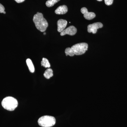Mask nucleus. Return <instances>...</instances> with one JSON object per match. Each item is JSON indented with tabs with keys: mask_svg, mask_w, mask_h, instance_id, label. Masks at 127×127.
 <instances>
[{
	"mask_svg": "<svg viewBox=\"0 0 127 127\" xmlns=\"http://www.w3.org/2000/svg\"><path fill=\"white\" fill-rule=\"evenodd\" d=\"M97 0L98 1H102V0Z\"/></svg>",
	"mask_w": 127,
	"mask_h": 127,
	"instance_id": "17",
	"label": "nucleus"
},
{
	"mask_svg": "<svg viewBox=\"0 0 127 127\" xmlns=\"http://www.w3.org/2000/svg\"><path fill=\"white\" fill-rule=\"evenodd\" d=\"M33 21L36 27L41 32H44L48 27L47 21L43 17V14L37 12L33 17Z\"/></svg>",
	"mask_w": 127,
	"mask_h": 127,
	"instance_id": "2",
	"label": "nucleus"
},
{
	"mask_svg": "<svg viewBox=\"0 0 127 127\" xmlns=\"http://www.w3.org/2000/svg\"><path fill=\"white\" fill-rule=\"evenodd\" d=\"M41 65L42 66H43L46 68H49L51 66L48 60L45 58H42V61L41 62Z\"/></svg>",
	"mask_w": 127,
	"mask_h": 127,
	"instance_id": "12",
	"label": "nucleus"
},
{
	"mask_svg": "<svg viewBox=\"0 0 127 127\" xmlns=\"http://www.w3.org/2000/svg\"><path fill=\"white\" fill-rule=\"evenodd\" d=\"M88 48L87 43L83 42L75 44L71 48H67L65 50L66 56L73 57L75 55H81L84 54Z\"/></svg>",
	"mask_w": 127,
	"mask_h": 127,
	"instance_id": "1",
	"label": "nucleus"
},
{
	"mask_svg": "<svg viewBox=\"0 0 127 127\" xmlns=\"http://www.w3.org/2000/svg\"><path fill=\"white\" fill-rule=\"evenodd\" d=\"M81 12L84 15V17L88 20H91L95 18L96 15L93 12H89L86 7H82L81 10Z\"/></svg>",
	"mask_w": 127,
	"mask_h": 127,
	"instance_id": "7",
	"label": "nucleus"
},
{
	"mask_svg": "<svg viewBox=\"0 0 127 127\" xmlns=\"http://www.w3.org/2000/svg\"><path fill=\"white\" fill-rule=\"evenodd\" d=\"M68 11V8L67 6L65 5L60 6L58 7L55 10V12L56 14L58 15H63L65 14Z\"/></svg>",
	"mask_w": 127,
	"mask_h": 127,
	"instance_id": "9",
	"label": "nucleus"
},
{
	"mask_svg": "<svg viewBox=\"0 0 127 127\" xmlns=\"http://www.w3.org/2000/svg\"><path fill=\"white\" fill-rule=\"evenodd\" d=\"M3 13H4V14H6V12L5 11H4L3 12Z\"/></svg>",
	"mask_w": 127,
	"mask_h": 127,
	"instance_id": "18",
	"label": "nucleus"
},
{
	"mask_svg": "<svg viewBox=\"0 0 127 127\" xmlns=\"http://www.w3.org/2000/svg\"><path fill=\"white\" fill-rule=\"evenodd\" d=\"M43 75L47 79H50V78L52 77L53 76V71L51 68H48L44 72Z\"/></svg>",
	"mask_w": 127,
	"mask_h": 127,
	"instance_id": "10",
	"label": "nucleus"
},
{
	"mask_svg": "<svg viewBox=\"0 0 127 127\" xmlns=\"http://www.w3.org/2000/svg\"><path fill=\"white\" fill-rule=\"evenodd\" d=\"M56 123L55 118L51 116H42L38 120V124L42 127H52L55 125Z\"/></svg>",
	"mask_w": 127,
	"mask_h": 127,
	"instance_id": "4",
	"label": "nucleus"
},
{
	"mask_svg": "<svg viewBox=\"0 0 127 127\" xmlns=\"http://www.w3.org/2000/svg\"><path fill=\"white\" fill-rule=\"evenodd\" d=\"M5 8L2 4L0 3V13H3L5 11Z\"/></svg>",
	"mask_w": 127,
	"mask_h": 127,
	"instance_id": "15",
	"label": "nucleus"
},
{
	"mask_svg": "<svg viewBox=\"0 0 127 127\" xmlns=\"http://www.w3.org/2000/svg\"><path fill=\"white\" fill-rule=\"evenodd\" d=\"M15 1L17 3H21L23 2L25 0H15Z\"/></svg>",
	"mask_w": 127,
	"mask_h": 127,
	"instance_id": "16",
	"label": "nucleus"
},
{
	"mask_svg": "<svg viewBox=\"0 0 127 127\" xmlns=\"http://www.w3.org/2000/svg\"><path fill=\"white\" fill-rule=\"evenodd\" d=\"M103 25L101 22H96L92 24H90L88 26V31L89 32H92L95 34L97 32V30L99 28H102Z\"/></svg>",
	"mask_w": 127,
	"mask_h": 127,
	"instance_id": "5",
	"label": "nucleus"
},
{
	"mask_svg": "<svg viewBox=\"0 0 127 127\" xmlns=\"http://www.w3.org/2000/svg\"><path fill=\"white\" fill-rule=\"evenodd\" d=\"M26 63L30 71L32 73H34L35 71V68L31 60L27 59L26 60Z\"/></svg>",
	"mask_w": 127,
	"mask_h": 127,
	"instance_id": "11",
	"label": "nucleus"
},
{
	"mask_svg": "<svg viewBox=\"0 0 127 127\" xmlns=\"http://www.w3.org/2000/svg\"><path fill=\"white\" fill-rule=\"evenodd\" d=\"M105 4L107 5H110L113 3V0H104Z\"/></svg>",
	"mask_w": 127,
	"mask_h": 127,
	"instance_id": "14",
	"label": "nucleus"
},
{
	"mask_svg": "<svg viewBox=\"0 0 127 127\" xmlns=\"http://www.w3.org/2000/svg\"><path fill=\"white\" fill-rule=\"evenodd\" d=\"M77 32L76 28L73 26H70L65 29L61 32V35L64 36L67 34L70 35H74Z\"/></svg>",
	"mask_w": 127,
	"mask_h": 127,
	"instance_id": "6",
	"label": "nucleus"
},
{
	"mask_svg": "<svg viewBox=\"0 0 127 127\" xmlns=\"http://www.w3.org/2000/svg\"><path fill=\"white\" fill-rule=\"evenodd\" d=\"M60 0H48L46 2V5L48 7H52Z\"/></svg>",
	"mask_w": 127,
	"mask_h": 127,
	"instance_id": "13",
	"label": "nucleus"
},
{
	"mask_svg": "<svg viewBox=\"0 0 127 127\" xmlns=\"http://www.w3.org/2000/svg\"><path fill=\"white\" fill-rule=\"evenodd\" d=\"M1 105L5 109L9 111H13L17 107L18 103L16 98L9 96L3 99L1 102Z\"/></svg>",
	"mask_w": 127,
	"mask_h": 127,
	"instance_id": "3",
	"label": "nucleus"
},
{
	"mask_svg": "<svg viewBox=\"0 0 127 127\" xmlns=\"http://www.w3.org/2000/svg\"><path fill=\"white\" fill-rule=\"evenodd\" d=\"M67 21L63 19H60L58 21L57 23L58 26V31L59 32H61L65 30L67 25Z\"/></svg>",
	"mask_w": 127,
	"mask_h": 127,
	"instance_id": "8",
	"label": "nucleus"
},
{
	"mask_svg": "<svg viewBox=\"0 0 127 127\" xmlns=\"http://www.w3.org/2000/svg\"><path fill=\"white\" fill-rule=\"evenodd\" d=\"M43 34H44V35H46V32H44V33H43Z\"/></svg>",
	"mask_w": 127,
	"mask_h": 127,
	"instance_id": "19",
	"label": "nucleus"
}]
</instances>
